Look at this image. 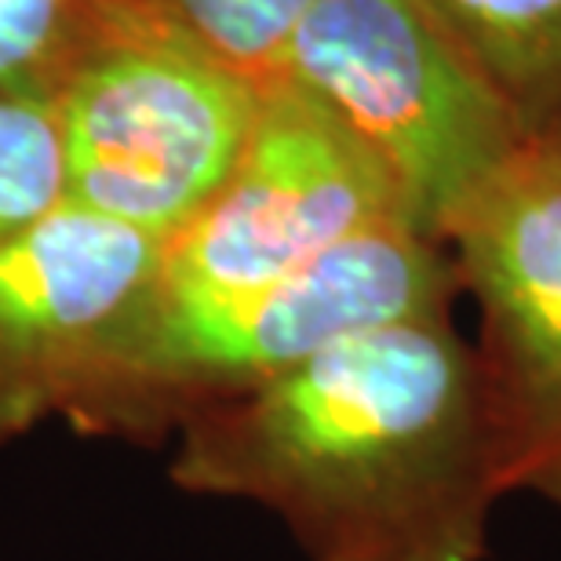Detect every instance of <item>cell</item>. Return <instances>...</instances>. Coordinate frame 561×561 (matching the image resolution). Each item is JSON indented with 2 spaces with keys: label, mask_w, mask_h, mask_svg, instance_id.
I'll list each match as a JSON object with an SVG mask.
<instances>
[{
  "label": "cell",
  "mask_w": 561,
  "mask_h": 561,
  "mask_svg": "<svg viewBox=\"0 0 561 561\" xmlns=\"http://www.w3.org/2000/svg\"><path fill=\"white\" fill-rule=\"evenodd\" d=\"M172 434V485L277 514L310 561H481L507 496L485 368L448 313L335 343Z\"/></svg>",
  "instance_id": "1"
},
{
  "label": "cell",
  "mask_w": 561,
  "mask_h": 561,
  "mask_svg": "<svg viewBox=\"0 0 561 561\" xmlns=\"http://www.w3.org/2000/svg\"><path fill=\"white\" fill-rule=\"evenodd\" d=\"M459 271L409 219L351 233L263 288L150 299L66 405L81 434L164 437L190 412L249 394L329 346L398 321L442 318Z\"/></svg>",
  "instance_id": "2"
},
{
  "label": "cell",
  "mask_w": 561,
  "mask_h": 561,
  "mask_svg": "<svg viewBox=\"0 0 561 561\" xmlns=\"http://www.w3.org/2000/svg\"><path fill=\"white\" fill-rule=\"evenodd\" d=\"M260 95L153 0H128L51 103L62 201L168 249L241 161Z\"/></svg>",
  "instance_id": "3"
},
{
  "label": "cell",
  "mask_w": 561,
  "mask_h": 561,
  "mask_svg": "<svg viewBox=\"0 0 561 561\" xmlns=\"http://www.w3.org/2000/svg\"><path fill=\"white\" fill-rule=\"evenodd\" d=\"M376 150L412 227L442 241L533 136L423 0H318L285 70Z\"/></svg>",
  "instance_id": "4"
},
{
  "label": "cell",
  "mask_w": 561,
  "mask_h": 561,
  "mask_svg": "<svg viewBox=\"0 0 561 561\" xmlns=\"http://www.w3.org/2000/svg\"><path fill=\"white\" fill-rule=\"evenodd\" d=\"M387 219H409L387 164L324 99L280 73L263 84L230 179L164 249L153 296H241Z\"/></svg>",
  "instance_id": "5"
},
{
  "label": "cell",
  "mask_w": 561,
  "mask_h": 561,
  "mask_svg": "<svg viewBox=\"0 0 561 561\" xmlns=\"http://www.w3.org/2000/svg\"><path fill=\"white\" fill-rule=\"evenodd\" d=\"M481 307L503 485L561 507V157L529 139L445 233Z\"/></svg>",
  "instance_id": "6"
},
{
  "label": "cell",
  "mask_w": 561,
  "mask_h": 561,
  "mask_svg": "<svg viewBox=\"0 0 561 561\" xmlns=\"http://www.w3.org/2000/svg\"><path fill=\"white\" fill-rule=\"evenodd\" d=\"M161 263L164 241L70 201L0 241V442L62 420Z\"/></svg>",
  "instance_id": "7"
},
{
  "label": "cell",
  "mask_w": 561,
  "mask_h": 561,
  "mask_svg": "<svg viewBox=\"0 0 561 561\" xmlns=\"http://www.w3.org/2000/svg\"><path fill=\"white\" fill-rule=\"evenodd\" d=\"M536 139L561 114V0H423Z\"/></svg>",
  "instance_id": "8"
},
{
  "label": "cell",
  "mask_w": 561,
  "mask_h": 561,
  "mask_svg": "<svg viewBox=\"0 0 561 561\" xmlns=\"http://www.w3.org/2000/svg\"><path fill=\"white\" fill-rule=\"evenodd\" d=\"M128 0H0V99L51 110Z\"/></svg>",
  "instance_id": "9"
},
{
  "label": "cell",
  "mask_w": 561,
  "mask_h": 561,
  "mask_svg": "<svg viewBox=\"0 0 561 561\" xmlns=\"http://www.w3.org/2000/svg\"><path fill=\"white\" fill-rule=\"evenodd\" d=\"M190 37L252 81H274L285 70L291 33L318 0H153Z\"/></svg>",
  "instance_id": "10"
},
{
  "label": "cell",
  "mask_w": 561,
  "mask_h": 561,
  "mask_svg": "<svg viewBox=\"0 0 561 561\" xmlns=\"http://www.w3.org/2000/svg\"><path fill=\"white\" fill-rule=\"evenodd\" d=\"M62 201V157L51 110L0 99V241Z\"/></svg>",
  "instance_id": "11"
},
{
  "label": "cell",
  "mask_w": 561,
  "mask_h": 561,
  "mask_svg": "<svg viewBox=\"0 0 561 561\" xmlns=\"http://www.w3.org/2000/svg\"><path fill=\"white\" fill-rule=\"evenodd\" d=\"M536 139H543V142L551 146V150H554V153L561 157V114H558V117L551 121V128H547L543 136H536Z\"/></svg>",
  "instance_id": "12"
}]
</instances>
